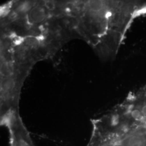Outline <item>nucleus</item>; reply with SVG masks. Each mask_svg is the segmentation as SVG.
Here are the masks:
<instances>
[{
  "instance_id": "nucleus-1",
  "label": "nucleus",
  "mask_w": 146,
  "mask_h": 146,
  "mask_svg": "<svg viewBox=\"0 0 146 146\" xmlns=\"http://www.w3.org/2000/svg\"><path fill=\"white\" fill-rule=\"evenodd\" d=\"M15 86V83L12 80H8L3 84V89L5 90H11Z\"/></svg>"
},
{
  "instance_id": "nucleus-2",
  "label": "nucleus",
  "mask_w": 146,
  "mask_h": 146,
  "mask_svg": "<svg viewBox=\"0 0 146 146\" xmlns=\"http://www.w3.org/2000/svg\"><path fill=\"white\" fill-rule=\"evenodd\" d=\"M46 6H47V8L50 9V10H52L54 9V4L52 3L51 2H47L46 3Z\"/></svg>"
}]
</instances>
